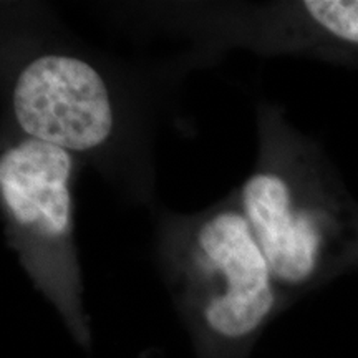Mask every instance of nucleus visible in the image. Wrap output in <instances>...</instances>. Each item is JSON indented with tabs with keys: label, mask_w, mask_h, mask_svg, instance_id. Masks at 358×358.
I'll return each mask as SVG.
<instances>
[{
	"label": "nucleus",
	"mask_w": 358,
	"mask_h": 358,
	"mask_svg": "<svg viewBox=\"0 0 358 358\" xmlns=\"http://www.w3.org/2000/svg\"><path fill=\"white\" fill-rule=\"evenodd\" d=\"M257 133L256 164L237 194L279 287L358 266V203L315 143L271 105L259 108Z\"/></svg>",
	"instance_id": "1"
},
{
	"label": "nucleus",
	"mask_w": 358,
	"mask_h": 358,
	"mask_svg": "<svg viewBox=\"0 0 358 358\" xmlns=\"http://www.w3.org/2000/svg\"><path fill=\"white\" fill-rule=\"evenodd\" d=\"M158 261L199 302L206 329L219 338H248L275 308L280 287L237 189L204 211L164 217Z\"/></svg>",
	"instance_id": "2"
},
{
	"label": "nucleus",
	"mask_w": 358,
	"mask_h": 358,
	"mask_svg": "<svg viewBox=\"0 0 358 358\" xmlns=\"http://www.w3.org/2000/svg\"><path fill=\"white\" fill-rule=\"evenodd\" d=\"M259 45L358 57V0H303L274 6Z\"/></svg>",
	"instance_id": "5"
},
{
	"label": "nucleus",
	"mask_w": 358,
	"mask_h": 358,
	"mask_svg": "<svg viewBox=\"0 0 358 358\" xmlns=\"http://www.w3.org/2000/svg\"><path fill=\"white\" fill-rule=\"evenodd\" d=\"M77 159L69 151L17 136L0 155V204L6 236L37 284L55 297H75L73 186Z\"/></svg>",
	"instance_id": "3"
},
{
	"label": "nucleus",
	"mask_w": 358,
	"mask_h": 358,
	"mask_svg": "<svg viewBox=\"0 0 358 358\" xmlns=\"http://www.w3.org/2000/svg\"><path fill=\"white\" fill-rule=\"evenodd\" d=\"M10 111L20 136L69 153H92L115 131L110 87L95 65L65 52H45L19 70Z\"/></svg>",
	"instance_id": "4"
}]
</instances>
